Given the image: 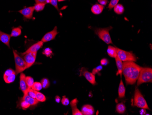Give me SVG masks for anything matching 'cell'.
<instances>
[{
	"mask_svg": "<svg viewBox=\"0 0 152 115\" xmlns=\"http://www.w3.org/2000/svg\"><path fill=\"white\" fill-rule=\"evenodd\" d=\"M142 67L132 61L124 62L122 74L127 85H133L137 80Z\"/></svg>",
	"mask_w": 152,
	"mask_h": 115,
	"instance_id": "6da1fadb",
	"label": "cell"
},
{
	"mask_svg": "<svg viewBox=\"0 0 152 115\" xmlns=\"http://www.w3.org/2000/svg\"><path fill=\"white\" fill-rule=\"evenodd\" d=\"M137 86L152 81V69L150 68H142L137 79Z\"/></svg>",
	"mask_w": 152,
	"mask_h": 115,
	"instance_id": "7a4b0ae2",
	"label": "cell"
},
{
	"mask_svg": "<svg viewBox=\"0 0 152 115\" xmlns=\"http://www.w3.org/2000/svg\"><path fill=\"white\" fill-rule=\"evenodd\" d=\"M111 26L106 28H98L95 30V33L101 39L107 44H113L109 31L112 29Z\"/></svg>",
	"mask_w": 152,
	"mask_h": 115,
	"instance_id": "3957f363",
	"label": "cell"
},
{
	"mask_svg": "<svg viewBox=\"0 0 152 115\" xmlns=\"http://www.w3.org/2000/svg\"><path fill=\"white\" fill-rule=\"evenodd\" d=\"M14 56L15 59V66H16V75L20 73H22L23 71L27 69V64L23 58H22L17 53V51L13 50Z\"/></svg>",
	"mask_w": 152,
	"mask_h": 115,
	"instance_id": "277c9868",
	"label": "cell"
},
{
	"mask_svg": "<svg viewBox=\"0 0 152 115\" xmlns=\"http://www.w3.org/2000/svg\"><path fill=\"white\" fill-rule=\"evenodd\" d=\"M134 105L139 108L149 110L148 105L145 99L143 97L140 90L136 88L134 96Z\"/></svg>",
	"mask_w": 152,
	"mask_h": 115,
	"instance_id": "5b68a950",
	"label": "cell"
},
{
	"mask_svg": "<svg viewBox=\"0 0 152 115\" xmlns=\"http://www.w3.org/2000/svg\"><path fill=\"white\" fill-rule=\"evenodd\" d=\"M117 49V56L123 62L132 61L136 62L137 57L132 52L125 51L120 49L118 48Z\"/></svg>",
	"mask_w": 152,
	"mask_h": 115,
	"instance_id": "8992f818",
	"label": "cell"
},
{
	"mask_svg": "<svg viewBox=\"0 0 152 115\" xmlns=\"http://www.w3.org/2000/svg\"><path fill=\"white\" fill-rule=\"evenodd\" d=\"M80 76H84L86 78V79L93 85H96L95 76L92 73H90L88 71H87L86 68H83L81 69V70H80Z\"/></svg>",
	"mask_w": 152,
	"mask_h": 115,
	"instance_id": "52a82bcc",
	"label": "cell"
},
{
	"mask_svg": "<svg viewBox=\"0 0 152 115\" xmlns=\"http://www.w3.org/2000/svg\"><path fill=\"white\" fill-rule=\"evenodd\" d=\"M37 52H29L24 55V60L27 64V68H29L34 64L36 59Z\"/></svg>",
	"mask_w": 152,
	"mask_h": 115,
	"instance_id": "ba28073f",
	"label": "cell"
},
{
	"mask_svg": "<svg viewBox=\"0 0 152 115\" xmlns=\"http://www.w3.org/2000/svg\"><path fill=\"white\" fill-rule=\"evenodd\" d=\"M58 33V31L57 27L55 26L53 30L47 33L44 35V36L41 39V41L43 42V43H45L53 40V39H55V38Z\"/></svg>",
	"mask_w": 152,
	"mask_h": 115,
	"instance_id": "9c48e42d",
	"label": "cell"
},
{
	"mask_svg": "<svg viewBox=\"0 0 152 115\" xmlns=\"http://www.w3.org/2000/svg\"><path fill=\"white\" fill-rule=\"evenodd\" d=\"M34 11V7H25L18 11L19 13L23 16L26 19H31L33 18V12Z\"/></svg>",
	"mask_w": 152,
	"mask_h": 115,
	"instance_id": "30bf717a",
	"label": "cell"
},
{
	"mask_svg": "<svg viewBox=\"0 0 152 115\" xmlns=\"http://www.w3.org/2000/svg\"><path fill=\"white\" fill-rule=\"evenodd\" d=\"M20 88L24 93H26L30 88L29 87L26 81V75L23 73H21L20 76Z\"/></svg>",
	"mask_w": 152,
	"mask_h": 115,
	"instance_id": "8fae6325",
	"label": "cell"
},
{
	"mask_svg": "<svg viewBox=\"0 0 152 115\" xmlns=\"http://www.w3.org/2000/svg\"><path fill=\"white\" fill-rule=\"evenodd\" d=\"M43 42L42 41H39L36 43L34 44L33 45H31L29 48L25 52L21 53L22 55L23 56L24 54L26 53H29V52H36L41 48L43 46Z\"/></svg>",
	"mask_w": 152,
	"mask_h": 115,
	"instance_id": "7c38bea8",
	"label": "cell"
},
{
	"mask_svg": "<svg viewBox=\"0 0 152 115\" xmlns=\"http://www.w3.org/2000/svg\"><path fill=\"white\" fill-rule=\"evenodd\" d=\"M11 37L10 35L0 30V41L9 48H10V41Z\"/></svg>",
	"mask_w": 152,
	"mask_h": 115,
	"instance_id": "4fadbf2b",
	"label": "cell"
},
{
	"mask_svg": "<svg viewBox=\"0 0 152 115\" xmlns=\"http://www.w3.org/2000/svg\"><path fill=\"white\" fill-rule=\"evenodd\" d=\"M81 112L83 115H93L94 114V109L91 105H85L82 107Z\"/></svg>",
	"mask_w": 152,
	"mask_h": 115,
	"instance_id": "5bb4252c",
	"label": "cell"
},
{
	"mask_svg": "<svg viewBox=\"0 0 152 115\" xmlns=\"http://www.w3.org/2000/svg\"><path fill=\"white\" fill-rule=\"evenodd\" d=\"M78 101L77 99H74L72 100L70 102V105L72 110V114L73 115H82V112L77 107V105Z\"/></svg>",
	"mask_w": 152,
	"mask_h": 115,
	"instance_id": "9a60e30c",
	"label": "cell"
},
{
	"mask_svg": "<svg viewBox=\"0 0 152 115\" xmlns=\"http://www.w3.org/2000/svg\"><path fill=\"white\" fill-rule=\"evenodd\" d=\"M104 7L99 4H96L93 5L91 7V12L95 15L101 14L103 11Z\"/></svg>",
	"mask_w": 152,
	"mask_h": 115,
	"instance_id": "2e32d148",
	"label": "cell"
},
{
	"mask_svg": "<svg viewBox=\"0 0 152 115\" xmlns=\"http://www.w3.org/2000/svg\"><path fill=\"white\" fill-rule=\"evenodd\" d=\"M22 99L27 101V102L29 103L31 106H34V105H36L39 103V101L38 100H37L36 99L31 97L26 93H24V96L22 98Z\"/></svg>",
	"mask_w": 152,
	"mask_h": 115,
	"instance_id": "e0dca14e",
	"label": "cell"
},
{
	"mask_svg": "<svg viewBox=\"0 0 152 115\" xmlns=\"http://www.w3.org/2000/svg\"><path fill=\"white\" fill-rule=\"evenodd\" d=\"M125 92H126V89H125V86L124 85L123 81L121 79L119 84V87H118V96L119 98L125 97Z\"/></svg>",
	"mask_w": 152,
	"mask_h": 115,
	"instance_id": "ac0fdd59",
	"label": "cell"
},
{
	"mask_svg": "<svg viewBox=\"0 0 152 115\" xmlns=\"http://www.w3.org/2000/svg\"><path fill=\"white\" fill-rule=\"evenodd\" d=\"M115 61H116V65H117V68L118 69V73H117V75L119 74L122 77V71H123V63L122 61L118 58V56H116L115 58Z\"/></svg>",
	"mask_w": 152,
	"mask_h": 115,
	"instance_id": "d6986e66",
	"label": "cell"
},
{
	"mask_svg": "<svg viewBox=\"0 0 152 115\" xmlns=\"http://www.w3.org/2000/svg\"><path fill=\"white\" fill-rule=\"evenodd\" d=\"M107 53L109 56L115 58L117 56V49L116 47L109 45L107 50Z\"/></svg>",
	"mask_w": 152,
	"mask_h": 115,
	"instance_id": "ffe728a7",
	"label": "cell"
},
{
	"mask_svg": "<svg viewBox=\"0 0 152 115\" xmlns=\"http://www.w3.org/2000/svg\"><path fill=\"white\" fill-rule=\"evenodd\" d=\"M114 12L117 14L120 15L123 14L124 12V7L121 4H118L113 7Z\"/></svg>",
	"mask_w": 152,
	"mask_h": 115,
	"instance_id": "44dd1931",
	"label": "cell"
},
{
	"mask_svg": "<svg viewBox=\"0 0 152 115\" xmlns=\"http://www.w3.org/2000/svg\"><path fill=\"white\" fill-rule=\"evenodd\" d=\"M22 34V29L20 27L14 28L12 30L11 32V37H17Z\"/></svg>",
	"mask_w": 152,
	"mask_h": 115,
	"instance_id": "7402d4cb",
	"label": "cell"
},
{
	"mask_svg": "<svg viewBox=\"0 0 152 115\" xmlns=\"http://www.w3.org/2000/svg\"><path fill=\"white\" fill-rule=\"evenodd\" d=\"M116 111L119 114H124L126 111V106L123 103L118 104L116 105Z\"/></svg>",
	"mask_w": 152,
	"mask_h": 115,
	"instance_id": "603a6c76",
	"label": "cell"
},
{
	"mask_svg": "<svg viewBox=\"0 0 152 115\" xmlns=\"http://www.w3.org/2000/svg\"><path fill=\"white\" fill-rule=\"evenodd\" d=\"M16 73H14L12 74V75L9 76H6V77H3L5 82L7 84H10L12 83L16 79Z\"/></svg>",
	"mask_w": 152,
	"mask_h": 115,
	"instance_id": "cb8c5ba5",
	"label": "cell"
},
{
	"mask_svg": "<svg viewBox=\"0 0 152 115\" xmlns=\"http://www.w3.org/2000/svg\"><path fill=\"white\" fill-rule=\"evenodd\" d=\"M46 4V3H36L35 5L33 6L34 11H36L37 12L42 11V10H44Z\"/></svg>",
	"mask_w": 152,
	"mask_h": 115,
	"instance_id": "d4e9b609",
	"label": "cell"
},
{
	"mask_svg": "<svg viewBox=\"0 0 152 115\" xmlns=\"http://www.w3.org/2000/svg\"><path fill=\"white\" fill-rule=\"evenodd\" d=\"M31 89L37 91H39L42 89V85L40 82H34L31 87Z\"/></svg>",
	"mask_w": 152,
	"mask_h": 115,
	"instance_id": "484cf974",
	"label": "cell"
},
{
	"mask_svg": "<svg viewBox=\"0 0 152 115\" xmlns=\"http://www.w3.org/2000/svg\"><path fill=\"white\" fill-rule=\"evenodd\" d=\"M36 99L38 100L39 102H45V101H46V98L44 94H42V93H41L37 91Z\"/></svg>",
	"mask_w": 152,
	"mask_h": 115,
	"instance_id": "4316f807",
	"label": "cell"
},
{
	"mask_svg": "<svg viewBox=\"0 0 152 115\" xmlns=\"http://www.w3.org/2000/svg\"><path fill=\"white\" fill-rule=\"evenodd\" d=\"M41 84L42 85V88L44 89H47L50 86V82L48 79L47 78H43L41 80Z\"/></svg>",
	"mask_w": 152,
	"mask_h": 115,
	"instance_id": "83f0119b",
	"label": "cell"
},
{
	"mask_svg": "<svg viewBox=\"0 0 152 115\" xmlns=\"http://www.w3.org/2000/svg\"><path fill=\"white\" fill-rule=\"evenodd\" d=\"M20 106L23 110L27 109L30 107L31 105L27 101L22 99L20 102Z\"/></svg>",
	"mask_w": 152,
	"mask_h": 115,
	"instance_id": "f1b7e54d",
	"label": "cell"
},
{
	"mask_svg": "<svg viewBox=\"0 0 152 115\" xmlns=\"http://www.w3.org/2000/svg\"><path fill=\"white\" fill-rule=\"evenodd\" d=\"M42 54L46 56L47 57H52L53 55V52L52 49H51L50 48H46L43 50Z\"/></svg>",
	"mask_w": 152,
	"mask_h": 115,
	"instance_id": "f546056e",
	"label": "cell"
},
{
	"mask_svg": "<svg viewBox=\"0 0 152 115\" xmlns=\"http://www.w3.org/2000/svg\"><path fill=\"white\" fill-rule=\"evenodd\" d=\"M26 84L28 86L31 88V87L32 86L34 83L33 78L30 76H27V77H26Z\"/></svg>",
	"mask_w": 152,
	"mask_h": 115,
	"instance_id": "4dcf8cb0",
	"label": "cell"
},
{
	"mask_svg": "<svg viewBox=\"0 0 152 115\" xmlns=\"http://www.w3.org/2000/svg\"><path fill=\"white\" fill-rule=\"evenodd\" d=\"M37 91L34 90H32V89L30 88L27 91V92L26 93L28 95L31 97L33 98L36 99V94Z\"/></svg>",
	"mask_w": 152,
	"mask_h": 115,
	"instance_id": "1f68e13d",
	"label": "cell"
},
{
	"mask_svg": "<svg viewBox=\"0 0 152 115\" xmlns=\"http://www.w3.org/2000/svg\"><path fill=\"white\" fill-rule=\"evenodd\" d=\"M119 0H111V1L109 2V5H108V8L109 9H113L115 6L118 4Z\"/></svg>",
	"mask_w": 152,
	"mask_h": 115,
	"instance_id": "d6a6232c",
	"label": "cell"
},
{
	"mask_svg": "<svg viewBox=\"0 0 152 115\" xmlns=\"http://www.w3.org/2000/svg\"><path fill=\"white\" fill-rule=\"evenodd\" d=\"M102 65H99V66H98V67H96V68H94L93 69V71H92V73L94 74V75H95V74H100V72L101 70H102Z\"/></svg>",
	"mask_w": 152,
	"mask_h": 115,
	"instance_id": "836d02e7",
	"label": "cell"
},
{
	"mask_svg": "<svg viewBox=\"0 0 152 115\" xmlns=\"http://www.w3.org/2000/svg\"><path fill=\"white\" fill-rule=\"evenodd\" d=\"M61 102L62 104L63 105H65V106H67L70 103L69 99L66 98L65 96H63V98L61 99Z\"/></svg>",
	"mask_w": 152,
	"mask_h": 115,
	"instance_id": "e575fe53",
	"label": "cell"
},
{
	"mask_svg": "<svg viewBox=\"0 0 152 115\" xmlns=\"http://www.w3.org/2000/svg\"><path fill=\"white\" fill-rule=\"evenodd\" d=\"M15 73H16V72L13 69H12V68H9V69H8L5 71L4 75H3V77L9 76V75H12V74Z\"/></svg>",
	"mask_w": 152,
	"mask_h": 115,
	"instance_id": "d590c367",
	"label": "cell"
},
{
	"mask_svg": "<svg viewBox=\"0 0 152 115\" xmlns=\"http://www.w3.org/2000/svg\"><path fill=\"white\" fill-rule=\"evenodd\" d=\"M58 0H49V3H51L55 8H56L58 11H59L58 7Z\"/></svg>",
	"mask_w": 152,
	"mask_h": 115,
	"instance_id": "8d00e7d4",
	"label": "cell"
},
{
	"mask_svg": "<svg viewBox=\"0 0 152 115\" xmlns=\"http://www.w3.org/2000/svg\"><path fill=\"white\" fill-rule=\"evenodd\" d=\"M101 64L102 66H107L109 63V61L106 58H103L101 60Z\"/></svg>",
	"mask_w": 152,
	"mask_h": 115,
	"instance_id": "74e56055",
	"label": "cell"
},
{
	"mask_svg": "<svg viewBox=\"0 0 152 115\" xmlns=\"http://www.w3.org/2000/svg\"><path fill=\"white\" fill-rule=\"evenodd\" d=\"M98 2L100 5L106 6L108 2V0H98Z\"/></svg>",
	"mask_w": 152,
	"mask_h": 115,
	"instance_id": "f35d334b",
	"label": "cell"
},
{
	"mask_svg": "<svg viewBox=\"0 0 152 115\" xmlns=\"http://www.w3.org/2000/svg\"><path fill=\"white\" fill-rule=\"evenodd\" d=\"M35 1L36 3H49V0H34Z\"/></svg>",
	"mask_w": 152,
	"mask_h": 115,
	"instance_id": "ab89813d",
	"label": "cell"
},
{
	"mask_svg": "<svg viewBox=\"0 0 152 115\" xmlns=\"http://www.w3.org/2000/svg\"><path fill=\"white\" fill-rule=\"evenodd\" d=\"M142 109L140 111V113L141 115H145L146 113V111L145 109H143V108H141Z\"/></svg>",
	"mask_w": 152,
	"mask_h": 115,
	"instance_id": "60d3db41",
	"label": "cell"
},
{
	"mask_svg": "<svg viewBox=\"0 0 152 115\" xmlns=\"http://www.w3.org/2000/svg\"><path fill=\"white\" fill-rule=\"evenodd\" d=\"M61 100V98L59 96H57L55 97V101L58 103H59L60 102Z\"/></svg>",
	"mask_w": 152,
	"mask_h": 115,
	"instance_id": "b9f144b4",
	"label": "cell"
},
{
	"mask_svg": "<svg viewBox=\"0 0 152 115\" xmlns=\"http://www.w3.org/2000/svg\"><path fill=\"white\" fill-rule=\"evenodd\" d=\"M58 2H61V1H66V0H58Z\"/></svg>",
	"mask_w": 152,
	"mask_h": 115,
	"instance_id": "7bdbcfd3",
	"label": "cell"
}]
</instances>
